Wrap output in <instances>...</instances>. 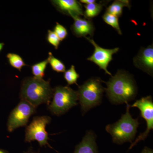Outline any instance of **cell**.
Segmentation results:
<instances>
[{"mask_svg": "<svg viewBox=\"0 0 153 153\" xmlns=\"http://www.w3.org/2000/svg\"><path fill=\"white\" fill-rule=\"evenodd\" d=\"M105 82L107 96L113 104L127 103L136 97V83L133 77L126 71L118 70L114 76Z\"/></svg>", "mask_w": 153, "mask_h": 153, "instance_id": "6da1fadb", "label": "cell"}, {"mask_svg": "<svg viewBox=\"0 0 153 153\" xmlns=\"http://www.w3.org/2000/svg\"><path fill=\"white\" fill-rule=\"evenodd\" d=\"M53 92L50 80L46 81L35 76L27 77L22 82L20 98L37 108L43 103L50 104Z\"/></svg>", "mask_w": 153, "mask_h": 153, "instance_id": "7a4b0ae2", "label": "cell"}, {"mask_svg": "<svg viewBox=\"0 0 153 153\" xmlns=\"http://www.w3.org/2000/svg\"><path fill=\"white\" fill-rule=\"evenodd\" d=\"M126 104V111L119 120L108 125L105 130L112 137L114 143L121 145L124 143H132L137 132L139 123L138 118L134 119L129 112L130 106Z\"/></svg>", "mask_w": 153, "mask_h": 153, "instance_id": "3957f363", "label": "cell"}, {"mask_svg": "<svg viewBox=\"0 0 153 153\" xmlns=\"http://www.w3.org/2000/svg\"><path fill=\"white\" fill-rule=\"evenodd\" d=\"M103 82L98 77H92L78 88L76 91L82 112H86L101 103L105 90L102 84Z\"/></svg>", "mask_w": 153, "mask_h": 153, "instance_id": "277c9868", "label": "cell"}, {"mask_svg": "<svg viewBox=\"0 0 153 153\" xmlns=\"http://www.w3.org/2000/svg\"><path fill=\"white\" fill-rule=\"evenodd\" d=\"M52 100L49 109L52 114L60 116L77 105V91L68 86H58L53 89Z\"/></svg>", "mask_w": 153, "mask_h": 153, "instance_id": "5b68a950", "label": "cell"}, {"mask_svg": "<svg viewBox=\"0 0 153 153\" xmlns=\"http://www.w3.org/2000/svg\"><path fill=\"white\" fill-rule=\"evenodd\" d=\"M51 118L47 116L34 117L32 122L26 128L25 141L30 143L36 140L41 146H49L48 134L46 130V126L50 123Z\"/></svg>", "mask_w": 153, "mask_h": 153, "instance_id": "8992f818", "label": "cell"}, {"mask_svg": "<svg viewBox=\"0 0 153 153\" xmlns=\"http://www.w3.org/2000/svg\"><path fill=\"white\" fill-rule=\"evenodd\" d=\"M36 108L27 102L21 100L11 111L7 122V129L12 132L27 123L30 117L36 112Z\"/></svg>", "mask_w": 153, "mask_h": 153, "instance_id": "52a82bcc", "label": "cell"}, {"mask_svg": "<svg viewBox=\"0 0 153 153\" xmlns=\"http://www.w3.org/2000/svg\"><path fill=\"white\" fill-rule=\"evenodd\" d=\"M130 107H136L139 109L141 113V116L146 121L147 124L146 129L144 132L140 134L134 141L133 142L129 147L131 149L142 140H144L151 130L153 129V101L152 97L148 96L143 97L137 100L132 105H129Z\"/></svg>", "mask_w": 153, "mask_h": 153, "instance_id": "ba28073f", "label": "cell"}, {"mask_svg": "<svg viewBox=\"0 0 153 153\" xmlns=\"http://www.w3.org/2000/svg\"><path fill=\"white\" fill-rule=\"evenodd\" d=\"M85 38L92 44L94 48L93 55L88 57L87 60L95 63L100 69L104 70L106 74L111 75V73L108 70L107 67L110 62L113 60V55L118 52L119 48L104 49L100 47L94 40L90 37H86Z\"/></svg>", "mask_w": 153, "mask_h": 153, "instance_id": "9c48e42d", "label": "cell"}, {"mask_svg": "<svg viewBox=\"0 0 153 153\" xmlns=\"http://www.w3.org/2000/svg\"><path fill=\"white\" fill-rule=\"evenodd\" d=\"M135 66L147 74L152 75L153 73V44L142 48L134 58Z\"/></svg>", "mask_w": 153, "mask_h": 153, "instance_id": "30bf717a", "label": "cell"}, {"mask_svg": "<svg viewBox=\"0 0 153 153\" xmlns=\"http://www.w3.org/2000/svg\"><path fill=\"white\" fill-rule=\"evenodd\" d=\"M51 2L59 12L72 18L84 16L82 4L76 0H53Z\"/></svg>", "mask_w": 153, "mask_h": 153, "instance_id": "8fae6325", "label": "cell"}, {"mask_svg": "<svg viewBox=\"0 0 153 153\" xmlns=\"http://www.w3.org/2000/svg\"><path fill=\"white\" fill-rule=\"evenodd\" d=\"M74 23L71 26V30L74 35L78 38L86 37L88 35L92 37L94 34V28L91 19L80 17H74Z\"/></svg>", "mask_w": 153, "mask_h": 153, "instance_id": "7c38bea8", "label": "cell"}, {"mask_svg": "<svg viewBox=\"0 0 153 153\" xmlns=\"http://www.w3.org/2000/svg\"><path fill=\"white\" fill-rule=\"evenodd\" d=\"M96 139L93 131H88L81 142L76 146L74 153H98Z\"/></svg>", "mask_w": 153, "mask_h": 153, "instance_id": "4fadbf2b", "label": "cell"}, {"mask_svg": "<svg viewBox=\"0 0 153 153\" xmlns=\"http://www.w3.org/2000/svg\"><path fill=\"white\" fill-rule=\"evenodd\" d=\"M107 2H101L100 3H94L84 5L85 10L84 17L85 19H91L98 16L102 10L103 7L107 4Z\"/></svg>", "mask_w": 153, "mask_h": 153, "instance_id": "5bb4252c", "label": "cell"}, {"mask_svg": "<svg viewBox=\"0 0 153 153\" xmlns=\"http://www.w3.org/2000/svg\"><path fill=\"white\" fill-rule=\"evenodd\" d=\"M124 7H128L129 8H130L131 5L129 1L126 0H116L107 8L105 12L119 18L121 16L123 13V10Z\"/></svg>", "mask_w": 153, "mask_h": 153, "instance_id": "9a60e30c", "label": "cell"}, {"mask_svg": "<svg viewBox=\"0 0 153 153\" xmlns=\"http://www.w3.org/2000/svg\"><path fill=\"white\" fill-rule=\"evenodd\" d=\"M49 56L47 58L48 63H49L53 71L58 72H65L66 71V66L64 63L53 56L51 52L48 53Z\"/></svg>", "mask_w": 153, "mask_h": 153, "instance_id": "2e32d148", "label": "cell"}, {"mask_svg": "<svg viewBox=\"0 0 153 153\" xmlns=\"http://www.w3.org/2000/svg\"><path fill=\"white\" fill-rule=\"evenodd\" d=\"M9 63L12 67L21 71L22 68L27 66L23 58L20 55L15 53H10L7 55Z\"/></svg>", "mask_w": 153, "mask_h": 153, "instance_id": "e0dca14e", "label": "cell"}, {"mask_svg": "<svg viewBox=\"0 0 153 153\" xmlns=\"http://www.w3.org/2000/svg\"><path fill=\"white\" fill-rule=\"evenodd\" d=\"M48 61L47 59L34 64L31 67L32 73L37 78H43L45 76V71L47 68Z\"/></svg>", "mask_w": 153, "mask_h": 153, "instance_id": "ac0fdd59", "label": "cell"}, {"mask_svg": "<svg viewBox=\"0 0 153 153\" xmlns=\"http://www.w3.org/2000/svg\"><path fill=\"white\" fill-rule=\"evenodd\" d=\"M102 18L105 23L114 28L119 35H122L121 30L120 27L118 17L105 12Z\"/></svg>", "mask_w": 153, "mask_h": 153, "instance_id": "d6986e66", "label": "cell"}, {"mask_svg": "<svg viewBox=\"0 0 153 153\" xmlns=\"http://www.w3.org/2000/svg\"><path fill=\"white\" fill-rule=\"evenodd\" d=\"M79 77V74L76 72L74 65H71V68L64 72V77L68 85L74 84L78 85L77 81Z\"/></svg>", "mask_w": 153, "mask_h": 153, "instance_id": "ffe728a7", "label": "cell"}, {"mask_svg": "<svg viewBox=\"0 0 153 153\" xmlns=\"http://www.w3.org/2000/svg\"><path fill=\"white\" fill-rule=\"evenodd\" d=\"M54 33H55L60 41L66 39L68 36V31L64 26L59 23H56L54 29Z\"/></svg>", "mask_w": 153, "mask_h": 153, "instance_id": "44dd1931", "label": "cell"}, {"mask_svg": "<svg viewBox=\"0 0 153 153\" xmlns=\"http://www.w3.org/2000/svg\"><path fill=\"white\" fill-rule=\"evenodd\" d=\"M47 40L49 44L55 47V49H58L60 44V41L54 31L51 30H48Z\"/></svg>", "mask_w": 153, "mask_h": 153, "instance_id": "7402d4cb", "label": "cell"}, {"mask_svg": "<svg viewBox=\"0 0 153 153\" xmlns=\"http://www.w3.org/2000/svg\"><path fill=\"white\" fill-rule=\"evenodd\" d=\"M79 2L80 3H83L85 4H89L96 2V1L95 0H80Z\"/></svg>", "mask_w": 153, "mask_h": 153, "instance_id": "603a6c76", "label": "cell"}, {"mask_svg": "<svg viewBox=\"0 0 153 153\" xmlns=\"http://www.w3.org/2000/svg\"><path fill=\"white\" fill-rule=\"evenodd\" d=\"M141 153H153V150L147 147H145Z\"/></svg>", "mask_w": 153, "mask_h": 153, "instance_id": "cb8c5ba5", "label": "cell"}, {"mask_svg": "<svg viewBox=\"0 0 153 153\" xmlns=\"http://www.w3.org/2000/svg\"><path fill=\"white\" fill-rule=\"evenodd\" d=\"M25 153H38L37 152H35L33 149L32 148H30L27 152H25Z\"/></svg>", "mask_w": 153, "mask_h": 153, "instance_id": "d4e9b609", "label": "cell"}, {"mask_svg": "<svg viewBox=\"0 0 153 153\" xmlns=\"http://www.w3.org/2000/svg\"><path fill=\"white\" fill-rule=\"evenodd\" d=\"M4 46V44L3 43H0V52L2 50L3 47Z\"/></svg>", "mask_w": 153, "mask_h": 153, "instance_id": "484cf974", "label": "cell"}, {"mask_svg": "<svg viewBox=\"0 0 153 153\" xmlns=\"http://www.w3.org/2000/svg\"><path fill=\"white\" fill-rule=\"evenodd\" d=\"M0 153H8L7 152H6V151L4 150L1 149H0Z\"/></svg>", "mask_w": 153, "mask_h": 153, "instance_id": "4316f807", "label": "cell"}]
</instances>
